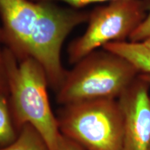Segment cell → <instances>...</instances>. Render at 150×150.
<instances>
[{
	"mask_svg": "<svg viewBox=\"0 0 150 150\" xmlns=\"http://www.w3.org/2000/svg\"><path fill=\"white\" fill-rule=\"evenodd\" d=\"M41 2L31 0H0L4 47L21 61L29 58V44L38 27Z\"/></svg>",
	"mask_w": 150,
	"mask_h": 150,
	"instance_id": "obj_6",
	"label": "cell"
},
{
	"mask_svg": "<svg viewBox=\"0 0 150 150\" xmlns=\"http://www.w3.org/2000/svg\"><path fill=\"white\" fill-rule=\"evenodd\" d=\"M4 47V36H3V33L1 31V27H0V52H1Z\"/></svg>",
	"mask_w": 150,
	"mask_h": 150,
	"instance_id": "obj_16",
	"label": "cell"
},
{
	"mask_svg": "<svg viewBox=\"0 0 150 150\" xmlns=\"http://www.w3.org/2000/svg\"><path fill=\"white\" fill-rule=\"evenodd\" d=\"M138 72L127 60L102 48L84 56L67 71L56 91L61 106L83 101L112 99L122 95Z\"/></svg>",
	"mask_w": 150,
	"mask_h": 150,
	"instance_id": "obj_2",
	"label": "cell"
},
{
	"mask_svg": "<svg viewBox=\"0 0 150 150\" xmlns=\"http://www.w3.org/2000/svg\"><path fill=\"white\" fill-rule=\"evenodd\" d=\"M2 55L16 128L20 131L25 125H31L43 137L49 150H57L61 134L49 99L50 84L45 72L32 58L18 61L4 47Z\"/></svg>",
	"mask_w": 150,
	"mask_h": 150,
	"instance_id": "obj_1",
	"label": "cell"
},
{
	"mask_svg": "<svg viewBox=\"0 0 150 150\" xmlns=\"http://www.w3.org/2000/svg\"><path fill=\"white\" fill-rule=\"evenodd\" d=\"M102 48L127 60L138 71L150 74V50L142 42H112L106 44Z\"/></svg>",
	"mask_w": 150,
	"mask_h": 150,
	"instance_id": "obj_8",
	"label": "cell"
},
{
	"mask_svg": "<svg viewBox=\"0 0 150 150\" xmlns=\"http://www.w3.org/2000/svg\"><path fill=\"white\" fill-rule=\"evenodd\" d=\"M18 134L11 114L8 93L0 91V149L14 142Z\"/></svg>",
	"mask_w": 150,
	"mask_h": 150,
	"instance_id": "obj_9",
	"label": "cell"
},
{
	"mask_svg": "<svg viewBox=\"0 0 150 150\" xmlns=\"http://www.w3.org/2000/svg\"><path fill=\"white\" fill-rule=\"evenodd\" d=\"M89 12L55 2H41L38 27L29 44V58L40 64L46 73L50 87L56 91L67 70L61 62V49L72 31L87 22Z\"/></svg>",
	"mask_w": 150,
	"mask_h": 150,
	"instance_id": "obj_5",
	"label": "cell"
},
{
	"mask_svg": "<svg viewBox=\"0 0 150 150\" xmlns=\"http://www.w3.org/2000/svg\"><path fill=\"white\" fill-rule=\"evenodd\" d=\"M112 99L62 106L56 116L60 134L86 150H122L123 116Z\"/></svg>",
	"mask_w": 150,
	"mask_h": 150,
	"instance_id": "obj_3",
	"label": "cell"
},
{
	"mask_svg": "<svg viewBox=\"0 0 150 150\" xmlns=\"http://www.w3.org/2000/svg\"><path fill=\"white\" fill-rule=\"evenodd\" d=\"M147 7L143 0H114L94 8L86 31L69 44V63L74 65L109 42L126 41L145 20Z\"/></svg>",
	"mask_w": 150,
	"mask_h": 150,
	"instance_id": "obj_4",
	"label": "cell"
},
{
	"mask_svg": "<svg viewBox=\"0 0 150 150\" xmlns=\"http://www.w3.org/2000/svg\"><path fill=\"white\" fill-rule=\"evenodd\" d=\"M33 1L36 2H56V1H61V2L65 3L68 5V6L72 8L81 9L86 6L92 4L96 3H103V2H110V1H114V0H31Z\"/></svg>",
	"mask_w": 150,
	"mask_h": 150,
	"instance_id": "obj_12",
	"label": "cell"
},
{
	"mask_svg": "<svg viewBox=\"0 0 150 150\" xmlns=\"http://www.w3.org/2000/svg\"><path fill=\"white\" fill-rule=\"evenodd\" d=\"M0 91L8 93V81L4 62L2 50L0 52Z\"/></svg>",
	"mask_w": 150,
	"mask_h": 150,
	"instance_id": "obj_14",
	"label": "cell"
},
{
	"mask_svg": "<svg viewBox=\"0 0 150 150\" xmlns=\"http://www.w3.org/2000/svg\"><path fill=\"white\" fill-rule=\"evenodd\" d=\"M147 10L149 13L145 20L129 37V39L131 42H141L150 36V4H148Z\"/></svg>",
	"mask_w": 150,
	"mask_h": 150,
	"instance_id": "obj_11",
	"label": "cell"
},
{
	"mask_svg": "<svg viewBox=\"0 0 150 150\" xmlns=\"http://www.w3.org/2000/svg\"><path fill=\"white\" fill-rule=\"evenodd\" d=\"M144 81H145L147 84L150 85V74H145L140 77Z\"/></svg>",
	"mask_w": 150,
	"mask_h": 150,
	"instance_id": "obj_15",
	"label": "cell"
},
{
	"mask_svg": "<svg viewBox=\"0 0 150 150\" xmlns=\"http://www.w3.org/2000/svg\"><path fill=\"white\" fill-rule=\"evenodd\" d=\"M142 81V83L138 86H129L121 95L120 107L124 120L122 150H149L150 99L147 83Z\"/></svg>",
	"mask_w": 150,
	"mask_h": 150,
	"instance_id": "obj_7",
	"label": "cell"
},
{
	"mask_svg": "<svg viewBox=\"0 0 150 150\" xmlns=\"http://www.w3.org/2000/svg\"><path fill=\"white\" fill-rule=\"evenodd\" d=\"M141 42H142V44H143L146 47H147L150 50V36L148 37L147 38H146L145 40H143Z\"/></svg>",
	"mask_w": 150,
	"mask_h": 150,
	"instance_id": "obj_17",
	"label": "cell"
},
{
	"mask_svg": "<svg viewBox=\"0 0 150 150\" xmlns=\"http://www.w3.org/2000/svg\"><path fill=\"white\" fill-rule=\"evenodd\" d=\"M0 150H49V148L40 133L31 125H25L19 131L15 141Z\"/></svg>",
	"mask_w": 150,
	"mask_h": 150,
	"instance_id": "obj_10",
	"label": "cell"
},
{
	"mask_svg": "<svg viewBox=\"0 0 150 150\" xmlns=\"http://www.w3.org/2000/svg\"><path fill=\"white\" fill-rule=\"evenodd\" d=\"M57 150H86L74 142L60 134Z\"/></svg>",
	"mask_w": 150,
	"mask_h": 150,
	"instance_id": "obj_13",
	"label": "cell"
}]
</instances>
